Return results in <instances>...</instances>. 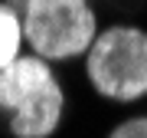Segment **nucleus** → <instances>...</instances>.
<instances>
[{"mask_svg": "<svg viewBox=\"0 0 147 138\" xmlns=\"http://www.w3.org/2000/svg\"><path fill=\"white\" fill-rule=\"evenodd\" d=\"M85 79L101 99L134 105L147 99V30L137 23L101 27L85 53Z\"/></svg>", "mask_w": 147, "mask_h": 138, "instance_id": "f03ea898", "label": "nucleus"}, {"mask_svg": "<svg viewBox=\"0 0 147 138\" xmlns=\"http://www.w3.org/2000/svg\"><path fill=\"white\" fill-rule=\"evenodd\" d=\"M23 43L49 66L85 59L101 23L92 0H20Z\"/></svg>", "mask_w": 147, "mask_h": 138, "instance_id": "7ed1b4c3", "label": "nucleus"}, {"mask_svg": "<svg viewBox=\"0 0 147 138\" xmlns=\"http://www.w3.org/2000/svg\"><path fill=\"white\" fill-rule=\"evenodd\" d=\"M23 53H26V43H23L20 7H13L10 0H0V69H7Z\"/></svg>", "mask_w": 147, "mask_h": 138, "instance_id": "20e7f679", "label": "nucleus"}, {"mask_svg": "<svg viewBox=\"0 0 147 138\" xmlns=\"http://www.w3.org/2000/svg\"><path fill=\"white\" fill-rule=\"evenodd\" d=\"M105 138H147V112H144V115H127V118H121Z\"/></svg>", "mask_w": 147, "mask_h": 138, "instance_id": "39448f33", "label": "nucleus"}, {"mask_svg": "<svg viewBox=\"0 0 147 138\" xmlns=\"http://www.w3.org/2000/svg\"><path fill=\"white\" fill-rule=\"evenodd\" d=\"M0 115L13 138H53L65 118V85L56 66L23 53L0 69Z\"/></svg>", "mask_w": 147, "mask_h": 138, "instance_id": "f257e3e1", "label": "nucleus"}]
</instances>
